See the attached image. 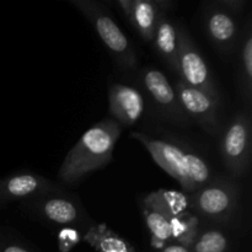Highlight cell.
<instances>
[{
    "label": "cell",
    "instance_id": "ac0fdd59",
    "mask_svg": "<svg viewBox=\"0 0 252 252\" xmlns=\"http://www.w3.org/2000/svg\"><path fill=\"white\" fill-rule=\"evenodd\" d=\"M241 64H243V75L246 83V91L250 96L251 83H252V37L251 33L248 34L245 44L241 53Z\"/></svg>",
    "mask_w": 252,
    "mask_h": 252
},
{
    "label": "cell",
    "instance_id": "7c38bea8",
    "mask_svg": "<svg viewBox=\"0 0 252 252\" xmlns=\"http://www.w3.org/2000/svg\"><path fill=\"white\" fill-rule=\"evenodd\" d=\"M153 41L161 58L177 73V27L165 11L160 12Z\"/></svg>",
    "mask_w": 252,
    "mask_h": 252
},
{
    "label": "cell",
    "instance_id": "3957f363",
    "mask_svg": "<svg viewBox=\"0 0 252 252\" xmlns=\"http://www.w3.org/2000/svg\"><path fill=\"white\" fill-rule=\"evenodd\" d=\"M71 4L78 7L81 14L90 21L101 41L122 68L132 69L135 66L137 57L127 36L100 4L89 0H73Z\"/></svg>",
    "mask_w": 252,
    "mask_h": 252
},
{
    "label": "cell",
    "instance_id": "8992f818",
    "mask_svg": "<svg viewBox=\"0 0 252 252\" xmlns=\"http://www.w3.org/2000/svg\"><path fill=\"white\" fill-rule=\"evenodd\" d=\"M220 153L226 169L235 176H243L250 164L251 123L246 113L239 112L224 132Z\"/></svg>",
    "mask_w": 252,
    "mask_h": 252
},
{
    "label": "cell",
    "instance_id": "2e32d148",
    "mask_svg": "<svg viewBox=\"0 0 252 252\" xmlns=\"http://www.w3.org/2000/svg\"><path fill=\"white\" fill-rule=\"evenodd\" d=\"M44 218L52 223L71 224L78 219V209L75 204L65 198H51L41 207Z\"/></svg>",
    "mask_w": 252,
    "mask_h": 252
},
{
    "label": "cell",
    "instance_id": "5bb4252c",
    "mask_svg": "<svg viewBox=\"0 0 252 252\" xmlns=\"http://www.w3.org/2000/svg\"><path fill=\"white\" fill-rule=\"evenodd\" d=\"M84 240L97 252H134L126 239L111 231L106 225H96L89 229Z\"/></svg>",
    "mask_w": 252,
    "mask_h": 252
},
{
    "label": "cell",
    "instance_id": "277c9868",
    "mask_svg": "<svg viewBox=\"0 0 252 252\" xmlns=\"http://www.w3.org/2000/svg\"><path fill=\"white\" fill-rule=\"evenodd\" d=\"M187 203L198 216L216 221L231 218L238 203V187L229 180L217 179L187 196Z\"/></svg>",
    "mask_w": 252,
    "mask_h": 252
},
{
    "label": "cell",
    "instance_id": "e0dca14e",
    "mask_svg": "<svg viewBox=\"0 0 252 252\" xmlns=\"http://www.w3.org/2000/svg\"><path fill=\"white\" fill-rule=\"evenodd\" d=\"M228 238L219 230H207L197 234L191 245V252H226Z\"/></svg>",
    "mask_w": 252,
    "mask_h": 252
},
{
    "label": "cell",
    "instance_id": "9c48e42d",
    "mask_svg": "<svg viewBox=\"0 0 252 252\" xmlns=\"http://www.w3.org/2000/svg\"><path fill=\"white\" fill-rule=\"evenodd\" d=\"M117 4L142 38L148 42L153 41L160 12L172 5L167 0H120Z\"/></svg>",
    "mask_w": 252,
    "mask_h": 252
},
{
    "label": "cell",
    "instance_id": "ba28073f",
    "mask_svg": "<svg viewBox=\"0 0 252 252\" xmlns=\"http://www.w3.org/2000/svg\"><path fill=\"white\" fill-rule=\"evenodd\" d=\"M142 83L162 115L176 123H186L187 116L180 106L176 91L162 71L155 68L145 69L142 71Z\"/></svg>",
    "mask_w": 252,
    "mask_h": 252
},
{
    "label": "cell",
    "instance_id": "5b68a950",
    "mask_svg": "<svg viewBox=\"0 0 252 252\" xmlns=\"http://www.w3.org/2000/svg\"><path fill=\"white\" fill-rule=\"evenodd\" d=\"M177 73L181 78L180 80L187 85L199 89L219 100V93L206 61L197 51L189 32L181 25L177 27Z\"/></svg>",
    "mask_w": 252,
    "mask_h": 252
},
{
    "label": "cell",
    "instance_id": "4fadbf2b",
    "mask_svg": "<svg viewBox=\"0 0 252 252\" xmlns=\"http://www.w3.org/2000/svg\"><path fill=\"white\" fill-rule=\"evenodd\" d=\"M207 31L217 46L226 49L231 47L233 42L235 41L238 26L230 12L223 9H217L208 14Z\"/></svg>",
    "mask_w": 252,
    "mask_h": 252
},
{
    "label": "cell",
    "instance_id": "ffe728a7",
    "mask_svg": "<svg viewBox=\"0 0 252 252\" xmlns=\"http://www.w3.org/2000/svg\"><path fill=\"white\" fill-rule=\"evenodd\" d=\"M220 4L228 10H230V11H233V10L234 11H240L241 7L245 5V2L240 1V0H223V1H220Z\"/></svg>",
    "mask_w": 252,
    "mask_h": 252
},
{
    "label": "cell",
    "instance_id": "52a82bcc",
    "mask_svg": "<svg viewBox=\"0 0 252 252\" xmlns=\"http://www.w3.org/2000/svg\"><path fill=\"white\" fill-rule=\"evenodd\" d=\"M180 106L186 116L211 133H217L219 127V100L209 94L192 88L182 80L175 86Z\"/></svg>",
    "mask_w": 252,
    "mask_h": 252
},
{
    "label": "cell",
    "instance_id": "7a4b0ae2",
    "mask_svg": "<svg viewBox=\"0 0 252 252\" xmlns=\"http://www.w3.org/2000/svg\"><path fill=\"white\" fill-rule=\"evenodd\" d=\"M132 137L144 145L153 160L176 180L187 193H193L212 181L208 164L199 155L174 143L149 137L144 133H132Z\"/></svg>",
    "mask_w": 252,
    "mask_h": 252
},
{
    "label": "cell",
    "instance_id": "30bf717a",
    "mask_svg": "<svg viewBox=\"0 0 252 252\" xmlns=\"http://www.w3.org/2000/svg\"><path fill=\"white\" fill-rule=\"evenodd\" d=\"M110 113L122 126H133L144 113L143 95L132 86L113 84L108 91Z\"/></svg>",
    "mask_w": 252,
    "mask_h": 252
},
{
    "label": "cell",
    "instance_id": "9a60e30c",
    "mask_svg": "<svg viewBox=\"0 0 252 252\" xmlns=\"http://www.w3.org/2000/svg\"><path fill=\"white\" fill-rule=\"evenodd\" d=\"M143 216H144L145 224L149 229L153 238V245L157 248L167 245L174 241V230L171 224L166 218L153 207L143 203Z\"/></svg>",
    "mask_w": 252,
    "mask_h": 252
},
{
    "label": "cell",
    "instance_id": "44dd1931",
    "mask_svg": "<svg viewBox=\"0 0 252 252\" xmlns=\"http://www.w3.org/2000/svg\"><path fill=\"white\" fill-rule=\"evenodd\" d=\"M1 252H30V251L26 250V249L21 248V246L19 245H10V246H6V248H5Z\"/></svg>",
    "mask_w": 252,
    "mask_h": 252
},
{
    "label": "cell",
    "instance_id": "6da1fadb",
    "mask_svg": "<svg viewBox=\"0 0 252 252\" xmlns=\"http://www.w3.org/2000/svg\"><path fill=\"white\" fill-rule=\"evenodd\" d=\"M122 128L113 118H105L89 128L69 150L58 171L64 184L73 185L111 161Z\"/></svg>",
    "mask_w": 252,
    "mask_h": 252
},
{
    "label": "cell",
    "instance_id": "d6986e66",
    "mask_svg": "<svg viewBox=\"0 0 252 252\" xmlns=\"http://www.w3.org/2000/svg\"><path fill=\"white\" fill-rule=\"evenodd\" d=\"M161 252H191V249L185 246L184 244L172 241V243H169L167 245H165L161 249Z\"/></svg>",
    "mask_w": 252,
    "mask_h": 252
},
{
    "label": "cell",
    "instance_id": "8fae6325",
    "mask_svg": "<svg viewBox=\"0 0 252 252\" xmlns=\"http://www.w3.org/2000/svg\"><path fill=\"white\" fill-rule=\"evenodd\" d=\"M49 189L44 177L33 174H17L0 180V202L15 201L34 196Z\"/></svg>",
    "mask_w": 252,
    "mask_h": 252
}]
</instances>
